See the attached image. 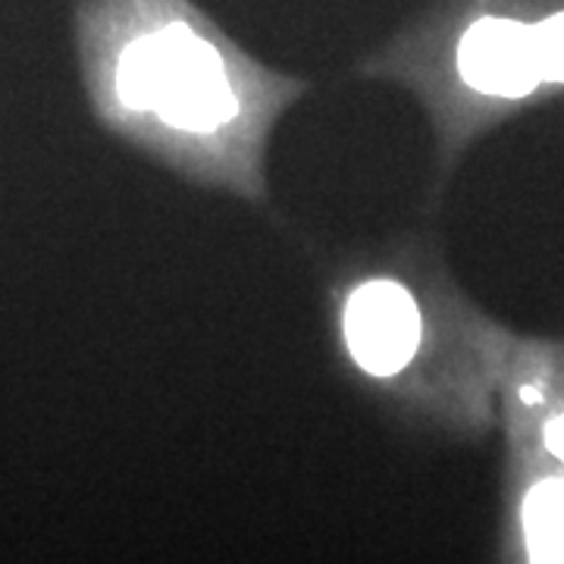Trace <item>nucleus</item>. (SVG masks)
<instances>
[{
    "label": "nucleus",
    "mask_w": 564,
    "mask_h": 564,
    "mask_svg": "<svg viewBox=\"0 0 564 564\" xmlns=\"http://www.w3.org/2000/svg\"><path fill=\"white\" fill-rule=\"evenodd\" d=\"M113 95L126 110H151L185 132H210L239 117L220 51L185 20H166L122 44Z\"/></svg>",
    "instance_id": "nucleus-1"
},
{
    "label": "nucleus",
    "mask_w": 564,
    "mask_h": 564,
    "mask_svg": "<svg viewBox=\"0 0 564 564\" xmlns=\"http://www.w3.org/2000/svg\"><path fill=\"white\" fill-rule=\"evenodd\" d=\"M421 311L402 282L373 280L348 299L345 343L370 377H395L421 348Z\"/></svg>",
    "instance_id": "nucleus-2"
},
{
    "label": "nucleus",
    "mask_w": 564,
    "mask_h": 564,
    "mask_svg": "<svg viewBox=\"0 0 564 564\" xmlns=\"http://www.w3.org/2000/svg\"><path fill=\"white\" fill-rule=\"evenodd\" d=\"M458 73L486 98L521 101L543 85L536 32L511 17H480L458 41Z\"/></svg>",
    "instance_id": "nucleus-3"
},
{
    "label": "nucleus",
    "mask_w": 564,
    "mask_h": 564,
    "mask_svg": "<svg viewBox=\"0 0 564 564\" xmlns=\"http://www.w3.org/2000/svg\"><path fill=\"white\" fill-rule=\"evenodd\" d=\"M527 549L540 562H564V477L536 484L524 499Z\"/></svg>",
    "instance_id": "nucleus-4"
},
{
    "label": "nucleus",
    "mask_w": 564,
    "mask_h": 564,
    "mask_svg": "<svg viewBox=\"0 0 564 564\" xmlns=\"http://www.w3.org/2000/svg\"><path fill=\"white\" fill-rule=\"evenodd\" d=\"M536 32V51H540V69L543 82L564 85V10L533 22Z\"/></svg>",
    "instance_id": "nucleus-5"
},
{
    "label": "nucleus",
    "mask_w": 564,
    "mask_h": 564,
    "mask_svg": "<svg viewBox=\"0 0 564 564\" xmlns=\"http://www.w3.org/2000/svg\"><path fill=\"white\" fill-rule=\"evenodd\" d=\"M543 443L552 452V458H558L564 464V414H555L552 421L545 423Z\"/></svg>",
    "instance_id": "nucleus-6"
},
{
    "label": "nucleus",
    "mask_w": 564,
    "mask_h": 564,
    "mask_svg": "<svg viewBox=\"0 0 564 564\" xmlns=\"http://www.w3.org/2000/svg\"><path fill=\"white\" fill-rule=\"evenodd\" d=\"M521 395H524L527 402L533 404V402H540V392L536 389H521Z\"/></svg>",
    "instance_id": "nucleus-7"
}]
</instances>
